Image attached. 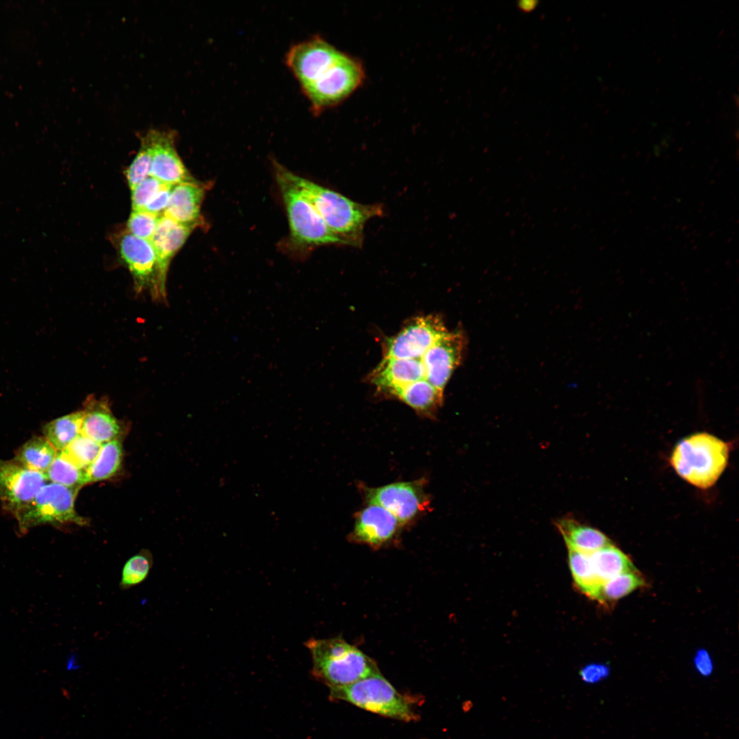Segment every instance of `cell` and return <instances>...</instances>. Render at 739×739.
<instances>
[{"label": "cell", "mask_w": 739, "mask_h": 739, "mask_svg": "<svg viewBox=\"0 0 739 739\" xmlns=\"http://www.w3.org/2000/svg\"><path fill=\"white\" fill-rule=\"evenodd\" d=\"M729 444L707 432L691 435L679 441L670 463L679 476L690 484L708 489L725 470Z\"/></svg>", "instance_id": "cell-3"}, {"label": "cell", "mask_w": 739, "mask_h": 739, "mask_svg": "<svg viewBox=\"0 0 739 739\" xmlns=\"http://www.w3.org/2000/svg\"><path fill=\"white\" fill-rule=\"evenodd\" d=\"M144 134L152 152L151 177L171 185L196 181L176 150L174 131L151 129Z\"/></svg>", "instance_id": "cell-13"}, {"label": "cell", "mask_w": 739, "mask_h": 739, "mask_svg": "<svg viewBox=\"0 0 739 739\" xmlns=\"http://www.w3.org/2000/svg\"><path fill=\"white\" fill-rule=\"evenodd\" d=\"M210 186L208 183L196 180L174 185L163 215L195 229L203 224L200 209L206 191Z\"/></svg>", "instance_id": "cell-17"}, {"label": "cell", "mask_w": 739, "mask_h": 739, "mask_svg": "<svg viewBox=\"0 0 739 739\" xmlns=\"http://www.w3.org/2000/svg\"><path fill=\"white\" fill-rule=\"evenodd\" d=\"M44 474L48 482L69 488L79 489L89 483L87 471L75 465L62 451L58 452Z\"/></svg>", "instance_id": "cell-27"}, {"label": "cell", "mask_w": 739, "mask_h": 739, "mask_svg": "<svg viewBox=\"0 0 739 739\" xmlns=\"http://www.w3.org/2000/svg\"><path fill=\"white\" fill-rule=\"evenodd\" d=\"M44 474L0 458V502L14 516L25 507L47 483Z\"/></svg>", "instance_id": "cell-11"}, {"label": "cell", "mask_w": 739, "mask_h": 739, "mask_svg": "<svg viewBox=\"0 0 739 739\" xmlns=\"http://www.w3.org/2000/svg\"><path fill=\"white\" fill-rule=\"evenodd\" d=\"M122 459V445L119 438L102 444L98 456L87 470L89 482L112 477L120 468Z\"/></svg>", "instance_id": "cell-26"}, {"label": "cell", "mask_w": 739, "mask_h": 739, "mask_svg": "<svg viewBox=\"0 0 739 739\" xmlns=\"http://www.w3.org/2000/svg\"><path fill=\"white\" fill-rule=\"evenodd\" d=\"M465 338L460 330L448 331L421 358L425 380L443 391L444 387L461 361Z\"/></svg>", "instance_id": "cell-14"}, {"label": "cell", "mask_w": 739, "mask_h": 739, "mask_svg": "<svg viewBox=\"0 0 739 739\" xmlns=\"http://www.w3.org/2000/svg\"><path fill=\"white\" fill-rule=\"evenodd\" d=\"M342 53L316 36L292 46L286 55V63L303 89L322 76Z\"/></svg>", "instance_id": "cell-9"}, {"label": "cell", "mask_w": 739, "mask_h": 739, "mask_svg": "<svg viewBox=\"0 0 739 739\" xmlns=\"http://www.w3.org/2000/svg\"><path fill=\"white\" fill-rule=\"evenodd\" d=\"M695 664L701 674L708 675L711 673L712 670V660L705 650L701 649L697 651L695 657Z\"/></svg>", "instance_id": "cell-36"}, {"label": "cell", "mask_w": 739, "mask_h": 739, "mask_svg": "<svg viewBox=\"0 0 739 739\" xmlns=\"http://www.w3.org/2000/svg\"><path fill=\"white\" fill-rule=\"evenodd\" d=\"M365 70L359 60L342 53L322 76L302 89L315 114L334 107L361 86Z\"/></svg>", "instance_id": "cell-7"}, {"label": "cell", "mask_w": 739, "mask_h": 739, "mask_svg": "<svg viewBox=\"0 0 739 739\" xmlns=\"http://www.w3.org/2000/svg\"><path fill=\"white\" fill-rule=\"evenodd\" d=\"M608 673V668L607 666L601 664H593L582 669L580 671V676L586 682L594 683L606 677Z\"/></svg>", "instance_id": "cell-35"}, {"label": "cell", "mask_w": 739, "mask_h": 739, "mask_svg": "<svg viewBox=\"0 0 739 739\" xmlns=\"http://www.w3.org/2000/svg\"><path fill=\"white\" fill-rule=\"evenodd\" d=\"M555 525L568 549L590 554L612 543L599 530L570 517L559 519Z\"/></svg>", "instance_id": "cell-20"}, {"label": "cell", "mask_w": 739, "mask_h": 739, "mask_svg": "<svg viewBox=\"0 0 739 739\" xmlns=\"http://www.w3.org/2000/svg\"><path fill=\"white\" fill-rule=\"evenodd\" d=\"M173 186L174 185L164 183L161 187L151 198L142 210L147 211L159 216H163L161 213L164 214L168 207Z\"/></svg>", "instance_id": "cell-34"}, {"label": "cell", "mask_w": 739, "mask_h": 739, "mask_svg": "<svg viewBox=\"0 0 739 739\" xmlns=\"http://www.w3.org/2000/svg\"><path fill=\"white\" fill-rule=\"evenodd\" d=\"M140 138V149L125 171L127 181L131 190L148 177L151 173V148L144 134H142Z\"/></svg>", "instance_id": "cell-31"}, {"label": "cell", "mask_w": 739, "mask_h": 739, "mask_svg": "<svg viewBox=\"0 0 739 739\" xmlns=\"http://www.w3.org/2000/svg\"><path fill=\"white\" fill-rule=\"evenodd\" d=\"M378 389L387 393L410 383L425 379V370L421 359L384 357L370 376Z\"/></svg>", "instance_id": "cell-18"}, {"label": "cell", "mask_w": 739, "mask_h": 739, "mask_svg": "<svg viewBox=\"0 0 739 739\" xmlns=\"http://www.w3.org/2000/svg\"><path fill=\"white\" fill-rule=\"evenodd\" d=\"M369 504L379 505L404 524L423 512L429 504L421 482H400L377 488H367Z\"/></svg>", "instance_id": "cell-10"}, {"label": "cell", "mask_w": 739, "mask_h": 739, "mask_svg": "<svg viewBox=\"0 0 739 739\" xmlns=\"http://www.w3.org/2000/svg\"><path fill=\"white\" fill-rule=\"evenodd\" d=\"M153 564L152 554L147 549H142L131 556L123 566L120 588L127 590L142 582L147 578Z\"/></svg>", "instance_id": "cell-29"}, {"label": "cell", "mask_w": 739, "mask_h": 739, "mask_svg": "<svg viewBox=\"0 0 739 739\" xmlns=\"http://www.w3.org/2000/svg\"><path fill=\"white\" fill-rule=\"evenodd\" d=\"M330 690L333 699L349 702L373 713L406 722L419 718L411 699L400 693L380 672Z\"/></svg>", "instance_id": "cell-5"}, {"label": "cell", "mask_w": 739, "mask_h": 739, "mask_svg": "<svg viewBox=\"0 0 739 739\" xmlns=\"http://www.w3.org/2000/svg\"><path fill=\"white\" fill-rule=\"evenodd\" d=\"M117 248L133 276L136 291L148 289L153 298L161 299L157 260L151 242L126 231L119 237Z\"/></svg>", "instance_id": "cell-12"}, {"label": "cell", "mask_w": 739, "mask_h": 739, "mask_svg": "<svg viewBox=\"0 0 739 739\" xmlns=\"http://www.w3.org/2000/svg\"><path fill=\"white\" fill-rule=\"evenodd\" d=\"M159 218V216L145 210H132L127 222V231L137 237L150 241Z\"/></svg>", "instance_id": "cell-32"}, {"label": "cell", "mask_w": 739, "mask_h": 739, "mask_svg": "<svg viewBox=\"0 0 739 739\" xmlns=\"http://www.w3.org/2000/svg\"><path fill=\"white\" fill-rule=\"evenodd\" d=\"M590 558L595 573L602 584L622 573L636 569L629 557L612 543L590 554Z\"/></svg>", "instance_id": "cell-23"}, {"label": "cell", "mask_w": 739, "mask_h": 739, "mask_svg": "<svg viewBox=\"0 0 739 739\" xmlns=\"http://www.w3.org/2000/svg\"><path fill=\"white\" fill-rule=\"evenodd\" d=\"M102 444L80 434L62 452L80 468L88 470L98 456Z\"/></svg>", "instance_id": "cell-30"}, {"label": "cell", "mask_w": 739, "mask_h": 739, "mask_svg": "<svg viewBox=\"0 0 739 739\" xmlns=\"http://www.w3.org/2000/svg\"><path fill=\"white\" fill-rule=\"evenodd\" d=\"M417 412L432 416L442 404L443 391L425 379L418 380L388 392Z\"/></svg>", "instance_id": "cell-21"}, {"label": "cell", "mask_w": 739, "mask_h": 739, "mask_svg": "<svg viewBox=\"0 0 739 739\" xmlns=\"http://www.w3.org/2000/svg\"><path fill=\"white\" fill-rule=\"evenodd\" d=\"M83 411L81 435L101 444L119 438L122 429L120 423L112 413L105 401L88 398Z\"/></svg>", "instance_id": "cell-19"}, {"label": "cell", "mask_w": 739, "mask_h": 739, "mask_svg": "<svg viewBox=\"0 0 739 739\" xmlns=\"http://www.w3.org/2000/svg\"><path fill=\"white\" fill-rule=\"evenodd\" d=\"M569 562L576 587L586 596L599 601L603 584L595 573L590 554L569 549Z\"/></svg>", "instance_id": "cell-24"}, {"label": "cell", "mask_w": 739, "mask_h": 739, "mask_svg": "<svg viewBox=\"0 0 739 739\" xmlns=\"http://www.w3.org/2000/svg\"><path fill=\"white\" fill-rule=\"evenodd\" d=\"M274 168L294 245L300 248L346 245L328 227L308 199L283 174L278 163H274Z\"/></svg>", "instance_id": "cell-4"}, {"label": "cell", "mask_w": 739, "mask_h": 739, "mask_svg": "<svg viewBox=\"0 0 739 739\" xmlns=\"http://www.w3.org/2000/svg\"><path fill=\"white\" fill-rule=\"evenodd\" d=\"M163 184L164 183L157 179L148 177L131 190L132 210L144 209L148 202L158 192Z\"/></svg>", "instance_id": "cell-33"}, {"label": "cell", "mask_w": 739, "mask_h": 739, "mask_svg": "<svg viewBox=\"0 0 739 739\" xmlns=\"http://www.w3.org/2000/svg\"><path fill=\"white\" fill-rule=\"evenodd\" d=\"M644 585V579L636 569L622 573L603 584L599 602H614Z\"/></svg>", "instance_id": "cell-28"}, {"label": "cell", "mask_w": 739, "mask_h": 739, "mask_svg": "<svg viewBox=\"0 0 739 739\" xmlns=\"http://www.w3.org/2000/svg\"><path fill=\"white\" fill-rule=\"evenodd\" d=\"M402 525L398 519L383 507L369 504L356 517L351 539L372 547H378L389 541Z\"/></svg>", "instance_id": "cell-16"}, {"label": "cell", "mask_w": 739, "mask_h": 739, "mask_svg": "<svg viewBox=\"0 0 739 739\" xmlns=\"http://www.w3.org/2000/svg\"><path fill=\"white\" fill-rule=\"evenodd\" d=\"M83 411L74 412L47 423L43 437L59 452L64 450L81 434Z\"/></svg>", "instance_id": "cell-25"}, {"label": "cell", "mask_w": 739, "mask_h": 739, "mask_svg": "<svg viewBox=\"0 0 739 739\" xmlns=\"http://www.w3.org/2000/svg\"><path fill=\"white\" fill-rule=\"evenodd\" d=\"M279 168L283 174L308 199L334 233L346 245L361 246L365 224L370 219L383 213L380 205L354 202L335 191L294 174L280 164Z\"/></svg>", "instance_id": "cell-1"}, {"label": "cell", "mask_w": 739, "mask_h": 739, "mask_svg": "<svg viewBox=\"0 0 739 739\" xmlns=\"http://www.w3.org/2000/svg\"><path fill=\"white\" fill-rule=\"evenodd\" d=\"M194 229L192 226L179 224L164 215L159 219L150 242L157 260L161 298L166 297V281L170 261Z\"/></svg>", "instance_id": "cell-15"}, {"label": "cell", "mask_w": 739, "mask_h": 739, "mask_svg": "<svg viewBox=\"0 0 739 739\" xmlns=\"http://www.w3.org/2000/svg\"><path fill=\"white\" fill-rule=\"evenodd\" d=\"M306 646L313 661V675L330 688L350 685L379 673L376 663L340 637L310 639Z\"/></svg>", "instance_id": "cell-2"}, {"label": "cell", "mask_w": 739, "mask_h": 739, "mask_svg": "<svg viewBox=\"0 0 739 739\" xmlns=\"http://www.w3.org/2000/svg\"><path fill=\"white\" fill-rule=\"evenodd\" d=\"M79 489L53 482L46 483L34 499L14 516L21 532L45 524H84L86 520L75 509Z\"/></svg>", "instance_id": "cell-6"}, {"label": "cell", "mask_w": 739, "mask_h": 739, "mask_svg": "<svg viewBox=\"0 0 739 739\" xmlns=\"http://www.w3.org/2000/svg\"><path fill=\"white\" fill-rule=\"evenodd\" d=\"M448 331L441 318L437 315L415 317L387 340L384 357L421 359Z\"/></svg>", "instance_id": "cell-8"}, {"label": "cell", "mask_w": 739, "mask_h": 739, "mask_svg": "<svg viewBox=\"0 0 739 739\" xmlns=\"http://www.w3.org/2000/svg\"><path fill=\"white\" fill-rule=\"evenodd\" d=\"M57 453L44 437H33L17 450L12 460L27 469L45 474Z\"/></svg>", "instance_id": "cell-22"}]
</instances>
